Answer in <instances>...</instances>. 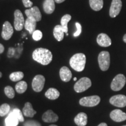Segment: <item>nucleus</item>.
<instances>
[{"instance_id": "cd10ccee", "label": "nucleus", "mask_w": 126, "mask_h": 126, "mask_svg": "<svg viewBox=\"0 0 126 126\" xmlns=\"http://www.w3.org/2000/svg\"><path fill=\"white\" fill-rule=\"evenodd\" d=\"M9 111H10V106L8 104H2L0 106V116L3 117V116H6L9 113Z\"/></svg>"}, {"instance_id": "2f4dec72", "label": "nucleus", "mask_w": 126, "mask_h": 126, "mask_svg": "<svg viewBox=\"0 0 126 126\" xmlns=\"http://www.w3.org/2000/svg\"><path fill=\"white\" fill-rule=\"evenodd\" d=\"M23 126H41V124L35 120H28L24 123Z\"/></svg>"}, {"instance_id": "f8f14e48", "label": "nucleus", "mask_w": 126, "mask_h": 126, "mask_svg": "<svg viewBox=\"0 0 126 126\" xmlns=\"http://www.w3.org/2000/svg\"><path fill=\"white\" fill-rule=\"evenodd\" d=\"M14 33V29L11 24L8 21L5 22L2 26V31L1 36L2 39L5 40H8L11 38Z\"/></svg>"}, {"instance_id": "393cba45", "label": "nucleus", "mask_w": 126, "mask_h": 126, "mask_svg": "<svg viewBox=\"0 0 126 126\" xmlns=\"http://www.w3.org/2000/svg\"><path fill=\"white\" fill-rule=\"evenodd\" d=\"M71 19V16L69 14H66L62 17L61 19V26L65 33H68V23Z\"/></svg>"}, {"instance_id": "20e7f679", "label": "nucleus", "mask_w": 126, "mask_h": 126, "mask_svg": "<svg viewBox=\"0 0 126 126\" xmlns=\"http://www.w3.org/2000/svg\"><path fill=\"white\" fill-rule=\"evenodd\" d=\"M92 85L91 79L87 77H83L75 83L74 86V90L77 93L83 92L89 89Z\"/></svg>"}, {"instance_id": "bb28decb", "label": "nucleus", "mask_w": 126, "mask_h": 126, "mask_svg": "<svg viewBox=\"0 0 126 126\" xmlns=\"http://www.w3.org/2000/svg\"><path fill=\"white\" fill-rule=\"evenodd\" d=\"M24 77V74L21 71H17L12 72L9 75V78L12 81L17 82L19 81Z\"/></svg>"}, {"instance_id": "39448f33", "label": "nucleus", "mask_w": 126, "mask_h": 126, "mask_svg": "<svg viewBox=\"0 0 126 126\" xmlns=\"http://www.w3.org/2000/svg\"><path fill=\"white\" fill-rule=\"evenodd\" d=\"M126 82V78L123 74H120L116 75L113 78L111 82L110 87L114 91H120L125 85Z\"/></svg>"}, {"instance_id": "6ab92c4d", "label": "nucleus", "mask_w": 126, "mask_h": 126, "mask_svg": "<svg viewBox=\"0 0 126 126\" xmlns=\"http://www.w3.org/2000/svg\"><path fill=\"white\" fill-rule=\"evenodd\" d=\"M22 113L23 115L26 117H33L34 115L36 114V111L33 109L32 105L29 102H26L25 104L24 108H23Z\"/></svg>"}, {"instance_id": "a211bd4d", "label": "nucleus", "mask_w": 126, "mask_h": 126, "mask_svg": "<svg viewBox=\"0 0 126 126\" xmlns=\"http://www.w3.org/2000/svg\"><path fill=\"white\" fill-rule=\"evenodd\" d=\"M54 0H45L43 7L44 11L47 14H51L54 11L55 2Z\"/></svg>"}, {"instance_id": "5701e85b", "label": "nucleus", "mask_w": 126, "mask_h": 126, "mask_svg": "<svg viewBox=\"0 0 126 126\" xmlns=\"http://www.w3.org/2000/svg\"><path fill=\"white\" fill-rule=\"evenodd\" d=\"M19 122L18 119L14 116L11 112L9 113L8 117L5 119L6 126H16Z\"/></svg>"}, {"instance_id": "f704fd0d", "label": "nucleus", "mask_w": 126, "mask_h": 126, "mask_svg": "<svg viewBox=\"0 0 126 126\" xmlns=\"http://www.w3.org/2000/svg\"><path fill=\"white\" fill-rule=\"evenodd\" d=\"M4 51V47L2 44L0 43V54L2 53Z\"/></svg>"}, {"instance_id": "9d476101", "label": "nucleus", "mask_w": 126, "mask_h": 126, "mask_svg": "<svg viewBox=\"0 0 126 126\" xmlns=\"http://www.w3.org/2000/svg\"><path fill=\"white\" fill-rule=\"evenodd\" d=\"M109 101L110 104L119 108H124L126 106V96L124 94L113 96L110 99Z\"/></svg>"}, {"instance_id": "ea45409f", "label": "nucleus", "mask_w": 126, "mask_h": 126, "mask_svg": "<svg viewBox=\"0 0 126 126\" xmlns=\"http://www.w3.org/2000/svg\"><path fill=\"white\" fill-rule=\"evenodd\" d=\"M1 77H2V73L0 72V78H1Z\"/></svg>"}, {"instance_id": "7c9ffc66", "label": "nucleus", "mask_w": 126, "mask_h": 126, "mask_svg": "<svg viewBox=\"0 0 126 126\" xmlns=\"http://www.w3.org/2000/svg\"><path fill=\"white\" fill-rule=\"evenodd\" d=\"M42 36H43L42 32L40 31H39V30H36L32 34L33 39L35 41L40 40L42 38Z\"/></svg>"}, {"instance_id": "e433bc0d", "label": "nucleus", "mask_w": 126, "mask_h": 126, "mask_svg": "<svg viewBox=\"0 0 126 126\" xmlns=\"http://www.w3.org/2000/svg\"><path fill=\"white\" fill-rule=\"evenodd\" d=\"M97 126H108V125H107V124L105 123H102L99 124Z\"/></svg>"}, {"instance_id": "72a5a7b5", "label": "nucleus", "mask_w": 126, "mask_h": 126, "mask_svg": "<svg viewBox=\"0 0 126 126\" xmlns=\"http://www.w3.org/2000/svg\"><path fill=\"white\" fill-rule=\"evenodd\" d=\"M23 5L26 8H31L33 5V2L30 0H22Z\"/></svg>"}, {"instance_id": "4be33fe9", "label": "nucleus", "mask_w": 126, "mask_h": 126, "mask_svg": "<svg viewBox=\"0 0 126 126\" xmlns=\"http://www.w3.org/2000/svg\"><path fill=\"white\" fill-rule=\"evenodd\" d=\"M45 96L50 100H55L60 96V92L56 88H49L45 93Z\"/></svg>"}, {"instance_id": "ddd939ff", "label": "nucleus", "mask_w": 126, "mask_h": 126, "mask_svg": "<svg viewBox=\"0 0 126 126\" xmlns=\"http://www.w3.org/2000/svg\"><path fill=\"white\" fill-rule=\"evenodd\" d=\"M110 117L114 122H122L126 120V113L120 109H115L110 113Z\"/></svg>"}, {"instance_id": "4468645a", "label": "nucleus", "mask_w": 126, "mask_h": 126, "mask_svg": "<svg viewBox=\"0 0 126 126\" xmlns=\"http://www.w3.org/2000/svg\"><path fill=\"white\" fill-rule=\"evenodd\" d=\"M97 43L101 47H109L111 45V40L108 35L105 33L99 34L97 37Z\"/></svg>"}, {"instance_id": "473e14b6", "label": "nucleus", "mask_w": 126, "mask_h": 126, "mask_svg": "<svg viewBox=\"0 0 126 126\" xmlns=\"http://www.w3.org/2000/svg\"><path fill=\"white\" fill-rule=\"evenodd\" d=\"M75 26L77 28V31L74 33V37H78L80 35V34L82 32V26L81 24L78 22L75 23Z\"/></svg>"}, {"instance_id": "a878e982", "label": "nucleus", "mask_w": 126, "mask_h": 126, "mask_svg": "<svg viewBox=\"0 0 126 126\" xmlns=\"http://www.w3.org/2000/svg\"><path fill=\"white\" fill-rule=\"evenodd\" d=\"M28 84L25 81H19L15 85V90L18 94H23L26 91Z\"/></svg>"}, {"instance_id": "9b49d317", "label": "nucleus", "mask_w": 126, "mask_h": 126, "mask_svg": "<svg viewBox=\"0 0 126 126\" xmlns=\"http://www.w3.org/2000/svg\"><path fill=\"white\" fill-rule=\"evenodd\" d=\"M25 14L28 18L33 19L36 22H39L42 19V14L39 8L37 7H31L30 9L25 10Z\"/></svg>"}, {"instance_id": "4c0bfd02", "label": "nucleus", "mask_w": 126, "mask_h": 126, "mask_svg": "<svg viewBox=\"0 0 126 126\" xmlns=\"http://www.w3.org/2000/svg\"><path fill=\"white\" fill-rule=\"evenodd\" d=\"M123 41L124 42H125V43H126V34H125L123 36Z\"/></svg>"}, {"instance_id": "412c9836", "label": "nucleus", "mask_w": 126, "mask_h": 126, "mask_svg": "<svg viewBox=\"0 0 126 126\" xmlns=\"http://www.w3.org/2000/svg\"><path fill=\"white\" fill-rule=\"evenodd\" d=\"M64 31L61 25H56L53 30V35L57 40L60 42L64 37Z\"/></svg>"}, {"instance_id": "f03ea898", "label": "nucleus", "mask_w": 126, "mask_h": 126, "mask_svg": "<svg viewBox=\"0 0 126 126\" xmlns=\"http://www.w3.org/2000/svg\"><path fill=\"white\" fill-rule=\"evenodd\" d=\"M86 64V56L83 53H77L70 59V64L72 69L78 72L84 70Z\"/></svg>"}, {"instance_id": "7ed1b4c3", "label": "nucleus", "mask_w": 126, "mask_h": 126, "mask_svg": "<svg viewBox=\"0 0 126 126\" xmlns=\"http://www.w3.org/2000/svg\"><path fill=\"white\" fill-rule=\"evenodd\" d=\"M98 63L100 70L103 71L108 70L110 63L109 53L106 51L100 52L98 56Z\"/></svg>"}, {"instance_id": "6e6552de", "label": "nucleus", "mask_w": 126, "mask_h": 126, "mask_svg": "<svg viewBox=\"0 0 126 126\" xmlns=\"http://www.w3.org/2000/svg\"><path fill=\"white\" fill-rule=\"evenodd\" d=\"M14 28L16 31H20L25 25L24 17L22 13L19 9H16L14 12Z\"/></svg>"}, {"instance_id": "a19ab883", "label": "nucleus", "mask_w": 126, "mask_h": 126, "mask_svg": "<svg viewBox=\"0 0 126 126\" xmlns=\"http://www.w3.org/2000/svg\"><path fill=\"white\" fill-rule=\"evenodd\" d=\"M49 126H57V125H54V124H53V125H50Z\"/></svg>"}, {"instance_id": "1a4fd4ad", "label": "nucleus", "mask_w": 126, "mask_h": 126, "mask_svg": "<svg viewBox=\"0 0 126 126\" xmlns=\"http://www.w3.org/2000/svg\"><path fill=\"white\" fill-rule=\"evenodd\" d=\"M122 7L121 0H113L110 8L109 15L111 18H115L120 14Z\"/></svg>"}, {"instance_id": "423d86ee", "label": "nucleus", "mask_w": 126, "mask_h": 126, "mask_svg": "<svg viewBox=\"0 0 126 126\" xmlns=\"http://www.w3.org/2000/svg\"><path fill=\"white\" fill-rule=\"evenodd\" d=\"M100 102V97L97 95H94L81 98L79 100V104L82 106L94 107L97 106Z\"/></svg>"}, {"instance_id": "f257e3e1", "label": "nucleus", "mask_w": 126, "mask_h": 126, "mask_svg": "<svg viewBox=\"0 0 126 126\" xmlns=\"http://www.w3.org/2000/svg\"><path fill=\"white\" fill-rule=\"evenodd\" d=\"M33 59L43 65H47L51 62L53 55L49 50L44 48H37L33 52Z\"/></svg>"}, {"instance_id": "c9c22d12", "label": "nucleus", "mask_w": 126, "mask_h": 126, "mask_svg": "<svg viewBox=\"0 0 126 126\" xmlns=\"http://www.w3.org/2000/svg\"><path fill=\"white\" fill-rule=\"evenodd\" d=\"M55 2L56 3H58V4H60V3H62L64 2V1H65V0H54Z\"/></svg>"}, {"instance_id": "dca6fc26", "label": "nucleus", "mask_w": 126, "mask_h": 126, "mask_svg": "<svg viewBox=\"0 0 126 126\" xmlns=\"http://www.w3.org/2000/svg\"><path fill=\"white\" fill-rule=\"evenodd\" d=\"M60 76L63 81L67 82L70 81L72 78L71 71L68 68L64 66L60 70Z\"/></svg>"}, {"instance_id": "b1692460", "label": "nucleus", "mask_w": 126, "mask_h": 126, "mask_svg": "<svg viewBox=\"0 0 126 126\" xmlns=\"http://www.w3.org/2000/svg\"><path fill=\"white\" fill-rule=\"evenodd\" d=\"M89 5L93 10L99 11L103 7V0H89Z\"/></svg>"}, {"instance_id": "0eeeda50", "label": "nucleus", "mask_w": 126, "mask_h": 126, "mask_svg": "<svg viewBox=\"0 0 126 126\" xmlns=\"http://www.w3.org/2000/svg\"><path fill=\"white\" fill-rule=\"evenodd\" d=\"M45 83V78L42 75H37L33 79L32 86L34 91L41 92L43 90Z\"/></svg>"}, {"instance_id": "79ce46f5", "label": "nucleus", "mask_w": 126, "mask_h": 126, "mask_svg": "<svg viewBox=\"0 0 126 126\" xmlns=\"http://www.w3.org/2000/svg\"><path fill=\"white\" fill-rule=\"evenodd\" d=\"M126 126V125H125V126Z\"/></svg>"}, {"instance_id": "f3484780", "label": "nucleus", "mask_w": 126, "mask_h": 126, "mask_svg": "<svg viewBox=\"0 0 126 126\" xmlns=\"http://www.w3.org/2000/svg\"><path fill=\"white\" fill-rule=\"evenodd\" d=\"M74 122L78 126H85L88 123L87 115L85 113H79L74 118Z\"/></svg>"}, {"instance_id": "aec40b11", "label": "nucleus", "mask_w": 126, "mask_h": 126, "mask_svg": "<svg viewBox=\"0 0 126 126\" xmlns=\"http://www.w3.org/2000/svg\"><path fill=\"white\" fill-rule=\"evenodd\" d=\"M24 27L26 31L29 32L30 34H33V33L36 31V21L35 20L31 18H27L25 22Z\"/></svg>"}, {"instance_id": "2eb2a0df", "label": "nucleus", "mask_w": 126, "mask_h": 126, "mask_svg": "<svg viewBox=\"0 0 126 126\" xmlns=\"http://www.w3.org/2000/svg\"><path fill=\"white\" fill-rule=\"evenodd\" d=\"M42 120L46 123L56 122L59 120V116L51 110H48L43 114Z\"/></svg>"}, {"instance_id": "c756f323", "label": "nucleus", "mask_w": 126, "mask_h": 126, "mask_svg": "<svg viewBox=\"0 0 126 126\" xmlns=\"http://www.w3.org/2000/svg\"><path fill=\"white\" fill-rule=\"evenodd\" d=\"M4 92L6 96L10 99H12L15 97V91L11 86H7L5 88Z\"/></svg>"}, {"instance_id": "c85d7f7f", "label": "nucleus", "mask_w": 126, "mask_h": 126, "mask_svg": "<svg viewBox=\"0 0 126 126\" xmlns=\"http://www.w3.org/2000/svg\"><path fill=\"white\" fill-rule=\"evenodd\" d=\"M11 112L14 114V116H15L18 119V120L20 122H24V117H23V113L19 109H14Z\"/></svg>"}, {"instance_id": "58836bf2", "label": "nucleus", "mask_w": 126, "mask_h": 126, "mask_svg": "<svg viewBox=\"0 0 126 126\" xmlns=\"http://www.w3.org/2000/svg\"><path fill=\"white\" fill-rule=\"evenodd\" d=\"M74 81H77V78H76V77H75V78H74Z\"/></svg>"}]
</instances>
